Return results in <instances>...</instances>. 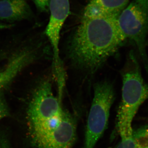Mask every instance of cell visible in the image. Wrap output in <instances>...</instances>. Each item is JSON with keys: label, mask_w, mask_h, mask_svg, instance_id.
Wrapping results in <instances>:
<instances>
[{"label": "cell", "mask_w": 148, "mask_h": 148, "mask_svg": "<svg viewBox=\"0 0 148 148\" xmlns=\"http://www.w3.org/2000/svg\"><path fill=\"white\" fill-rule=\"evenodd\" d=\"M121 138V141L114 148H136L132 136Z\"/></svg>", "instance_id": "4fadbf2b"}, {"label": "cell", "mask_w": 148, "mask_h": 148, "mask_svg": "<svg viewBox=\"0 0 148 148\" xmlns=\"http://www.w3.org/2000/svg\"><path fill=\"white\" fill-rule=\"evenodd\" d=\"M10 110L3 89L0 90V121L10 116Z\"/></svg>", "instance_id": "8fae6325"}, {"label": "cell", "mask_w": 148, "mask_h": 148, "mask_svg": "<svg viewBox=\"0 0 148 148\" xmlns=\"http://www.w3.org/2000/svg\"><path fill=\"white\" fill-rule=\"evenodd\" d=\"M132 138L136 148H148V125L133 130Z\"/></svg>", "instance_id": "30bf717a"}, {"label": "cell", "mask_w": 148, "mask_h": 148, "mask_svg": "<svg viewBox=\"0 0 148 148\" xmlns=\"http://www.w3.org/2000/svg\"><path fill=\"white\" fill-rule=\"evenodd\" d=\"M0 148H11L8 139L3 135H0Z\"/></svg>", "instance_id": "5bb4252c"}, {"label": "cell", "mask_w": 148, "mask_h": 148, "mask_svg": "<svg viewBox=\"0 0 148 148\" xmlns=\"http://www.w3.org/2000/svg\"><path fill=\"white\" fill-rule=\"evenodd\" d=\"M120 29L138 51L148 74V56L146 51L148 35V0H132L117 17Z\"/></svg>", "instance_id": "277c9868"}, {"label": "cell", "mask_w": 148, "mask_h": 148, "mask_svg": "<svg viewBox=\"0 0 148 148\" xmlns=\"http://www.w3.org/2000/svg\"><path fill=\"white\" fill-rule=\"evenodd\" d=\"M34 13L26 0H0V19L10 23L30 20Z\"/></svg>", "instance_id": "ba28073f"}, {"label": "cell", "mask_w": 148, "mask_h": 148, "mask_svg": "<svg viewBox=\"0 0 148 148\" xmlns=\"http://www.w3.org/2000/svg\"><path fill=\"white\" fill-rule=\"evenodd\" d=\"M114 98V88L110 83L104 82L95 86L84 148L95 147L108 125L110 110Z\"/></svg>", "instance_id": "5b68a950"}, {"label": "cell", "mask_w": 148, "mask_h": 148, "mask_svg": "<svg viewBox=\"0 0 148 148\" xmlns=\"http://www.w3.org/2000/svg\"><path fill=\"white\" fill-rule=\"evenodd\" d=\"M117 17L84 13L69 43V56L74 64L93 71L116 51L126 40L119 26Z\"/></svg>", "instance_id": "7a4b0ae2"}, {"label": "cell", "mask_w": 148, "mask_h": 148, "mask_svg": "<svg viewBox=\"0 0 148 148\" xmlns=\"http://www.w3.org/2000/svg\"><path fill=\"white\" fill-rule=\"evenodd\" d=\"M50 16L45 34L53 48L56 61L60 59L59 44L60 33L64 22L70 14L69 0H50Z\"/></svg>", "instance_id": "8992f818"}, {"label": "cell", "mask_w": 148, "mask_h": 148, "mask_svg": "<svg viewBox=\"0 0 148 148\" xmlns=\"http://www.w3.org/2000/svg\"><path fill=\"white\" fill-rule=\"evenodd\" d=\"M129 0H91L84 13H99L118 16Z\"/></svg>", "instance_id": "9c48e42d"}, {"label": "cell", "mask_w": 148, "mask_h": 148, "mask_svg": "<svg viewBox=\"0 0 148 148\" xmlns=\"http://www.w3.org/2000/svg\"><path fill=\"white\" fill-rule=\"evenodd\" d=\"M14 26L12 24H0V30L3 29H10Z\"/></svg>", "instance_id": "9a60e30c"}, {"label": "cell", "mask_w": 148, "mask_h": 148, "mask_svg": "<svg viewBox=\"0 0 148 148\" xmlns=\"http://www.w3.org/2000/svg\"><path fill=\"white\" fill-rule=\"evenodd\" d=\"M39 12H47L49 10L50 0H32Z\"/></svg>", "instance_id": "7c38bea8"}, {"label": "cell", "mask_w": 148, "mask_h": 148, "mask_svg": "<svg viewBox=\"0 0 148 148\" xmlns=\"http://www.w3.org/2000/svg\"><path fill=\"white\" fill-rule=\"evenodd\" d=\"M36 58V51L29 49L20 51L14 56L5 70L0 72V90L7 86L23 69Z\"/></svg>", "instance_id": "52a82bcc"}, {"label": "cell", "mask_w": 148, "mask_h": 148, "mask_svg": "<svg viewBox=\"0 0 148 148\" xmlns=\"http://www.w3.org/2000/svg\"><path fill=\"white\" fill-rule=\"evenodd\" d=\"M122 80V99L116 127L121 138L132 136V121L140 106L148 99V84L143 79L140 64L132 51L123 72Z\"/></svg>", "instance_id": "3957f363"}, {"label": "cell", "mask_w": 148, "mask_h": 148, "mask_svg": "<svg viewBox=\"0 0 148 148\" xmlns=\"http://www.w3.org/2000/svg\"><path fill=\"white\" fill-rule=\"evenodd\" d=\"M30 141L35 148H72L77 138L76 119L63 109L51 83L34 91L27 110Z\"/></svg>", "instance_id": "6da1fadb"}]
</instances>
